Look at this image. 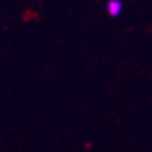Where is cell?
I'll list each match as a JSON object with an SVG mask.
<instances>
[{"label": "cell", "mask_w": 152, "mask_h": 152, "mask_svg": "<svg viewBox=\"0 0 152 152\" xmlns=\"http://www.w3.org/2000/svg\"><path fill=\"white\" fill-rule=\"evenodd\" d=\"M104 8L110 18H118L124 11V1L122 0H107Z\"/></svg>", "instance_id": "1"}]
</instances>
